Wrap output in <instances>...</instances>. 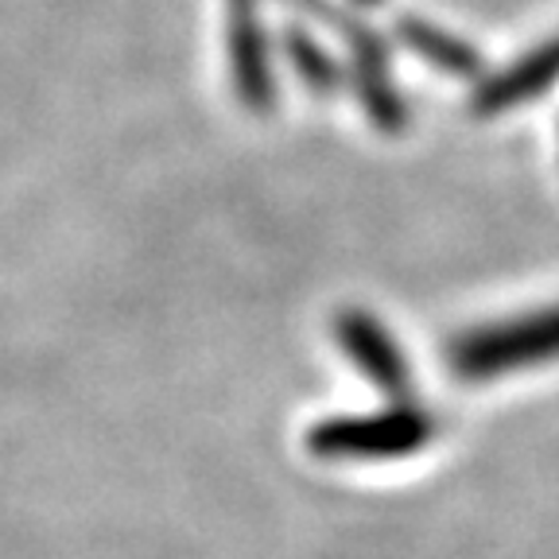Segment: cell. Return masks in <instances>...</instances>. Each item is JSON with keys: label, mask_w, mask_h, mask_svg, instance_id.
<instances>
[{"label": "cell", "mask_w": 559, "mask_h": 559, "mask_svg": "<svg viewBox=\"0 0 559 559\" xmlns=\"http://www.w3.org/2000/svg\"><path fill=\"white\" fill-rule=\"evenodd\" d=\"M556 79H559V35L548 39L544 47H536V51L516 62V67H509L501 79L489 82V86L481 90L478 109L498 114V109H509V105H516V102L540 97Z\"/></svg>", "instance_id": "cell-1"}, {"label": "cell", "mask_w": 559, "mask_h": 559, "mask_svg": "<svg viewBox=\"0 0 559 559\" xmlns=\"http://www.w3.org/2000/svg\"><path fill=\"white\" fill-rule=\"evenodd\" d=\"M234 59H237V79H241L245 97L264 94V62L261 44H257V24H253V0H234Z\"/></svg>", "instance_id": "cell-2"}, {"label": "cell", "mask_w": 559, "mask_h": 559, "mask_svg": "<svg viewBox=\"0 0 559 559\" xmlns=\"http://www.w3.org/2000/svg\"><path fill=\"white\" fill-rule=\"evenodd\" d=\"M408 35H412V44L428 55V59H436L439 67H447V70H466V67H471V51H466L463 44H454V39L436 35L431 27H412Z\"/></svg>", "instance_id": "cell-3"}]
</instances>
